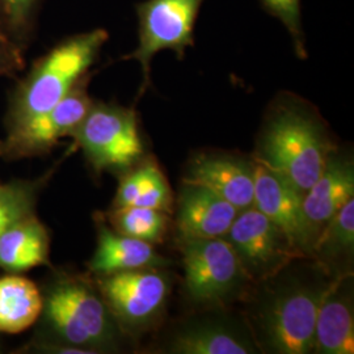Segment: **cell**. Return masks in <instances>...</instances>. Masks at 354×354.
Instances as JSON below:
<instances>
[{
    "label": "cell",
    "mask_w": 354,
    "mask_h": 354,
    "mask_svg": "<svg viewBox=\"0 0 354 354\" xmlns=\"http://www.w3.org/2000/svg\"><path fill=\"white\" fill-rule=\"evenodd\" d=\"M41 286L37 329L23 352L93 354L114 349L122 329L95 279L55 270Z\"/></svg>",
    "instance_id": "cell-1"
},
{
    "label": "cell",
    "mask_w": 354,
    "mask_h": 354,
    "mask_svg": "<svg viewBox=\"0 0 354 354\" xmlns=\"http://www.w3.org/2000/svg\"><path fill=\"white\" fill-rule=\"evenodd\" d=\"M332 146L326 127L308 104L282 96L266 115L256 160L306 193L317 181Z\"/></svg>",
    "instance_id": "cell-2"
},
{
    "label": "cell",
    "mask_w": 354,
    "mask_h": 354,
    "mask_svg": "<svg viewBox=\"0 0 354 354\" xmlns=\"http://www.w3.org/2000/svg\"><path fill=\"white\" fill-rule=\"evenodd\" d=\"M108 39L105 29H93L66 38L37 59L13 89L6 127L23 124L46 112L88 75Z\"/></svg>",
    "instance_id": "cell-3"
},
{
    "label": "cell",
    "mask_w": 354,
    "mask_h": 354,
    "mask_svg": "<svg viewBox=\"0 0 354 354\" xmlns=\"http://www.w3.org/2000/svg\"><path fill=\"white\" fill-rule=\"evenodd\" d=\"M328 283L291 281L272 292L256 317L259 339L270 352H314L317 311Z\"/></svg>",
    "instance_id": "cell-4"
},
{
    "label": "cell",
    "mask_w": 354,
    "mask_h": 354,
    "mask_svg": "<svg viewBox=\"0 0 354 354\" xmlns=\"http://www.w3.org/2000/svg\"><path fill=\"white\" fill-rule=\"evenodd\" d=\"M71 138L95 174L130 169L143 153L137 113L117 104L92 102Z\"/></svg>",
    "instance_id": "cell-5"
},
{
    "label": "cell",
    "mask_w": 354,
    "mask_h": 354,
    "mask_svg": "<svg viewBox=\"0 0 354 354\" xmlns=\"http://www.w3.org/2000/svg\"><path fill=\"white\" fill-rule=\"evenodd\" d=\"M205 0H146L137 4L138 46L122 59L138 61L143 73L142 91L150 84L151 61L156 53L172 50L183 59L194 44V24Z\"/></svg>",
    "instance_id": "cell-6"
},
{
    "label": "cell",
    "mask_w": 354,
    "mask_h": 354,
    "mask_svg": "<svg viewBox=\"0 0 354 354\" xmlns=\"http://www.w3.org/2000/svg\"><path fill=\"white\" fill-rule=\"evenodd\" d=\"M88 82L87 75L53 108L8 129L6 138L1 140V159L20 160L42 156L59 140L73 137L93 102L87 91Z\"/></svg>",
    "instance_id": "cell-7"
},
{
    "label": "cell",
    "mask_w": 354,
    "mask_h": 354,
    "mask_svg": "<svg viewBox=\"0 0 354 354\" xmlns=\"http://www.w3.org/2000/svg\"><path fill=\"white\" fill-rule=\"evenodd\" d=\"M225 239L251 281L273 279L301 257L286 235L253 206L239 212Z\"/></svg>",
    "instance_id": "cell-8"
},
{
    "label": "cell",
    "mask_w": 354,
    "mask_h": 354,
    "mask_svg": "<svg viewBox=\"0 0 354 354\" xmlns=\"http://www.w3.org/2000/svg\"><path fill=\"white\" fill-rule=\"evenodd\" d=\"M181 250L185 290L193 302H222L247 279L225 238L183 239Z\"/></svg>",
    "instance_id": "cell-9"
},
{
    "label": "cell",
    "mask_w": 354,
    "mask_h": 354,
    "mask_svg": "<svg viewBox=\"0 0 354 354\" xmlns=\"http://www.w3.org/2000/svg\"><path fill=\"white\" fill-rule=\"evenodd\" d=\"M95 283L121 329L140 328L165 307L169 279L159 269H134L95 276Z\"/></svg>",
    "instance_id": "cell-10"
},
{
    "label": "cell",
    "mask_w": 354,
    "mask_h": 354,
    "mask_svg": "<svg viewBox=\"0 0 354 354\" xmlns=\"http://www.w3.org/2000/svg\"><path fill=\"white\" fill-rule=\"evenodd\" d=\"M253 165V207L286 235L301 257L313 254L314 236L304 215V192L266 165L257 160Z\"/></svg>",
    "instance_id": "cell-11"
},
{
    "label": "cell",
    "mask_w": 354,
    "mask_h": 354,
    "mask_svg": "<svg viewBox=\"0 0 354 354\" xmlns=\"http://www.w3.org/2000/svg\"><path fill=\"white\" fill-rule=\"evenodd\" d=\"M353 197V162L332 150L317 181L304 193V215L313 232L314 244L329 221Z\"/></svg>",
    "instance_id": "cell-12"
},
{
    "label": "cell",
    "mask_w": 354,
    "mask_h": 354,
    "mask_svg": "<svg viewBox=\"0 0 354 354\" xmlns=\"http://www.w3.org/2000/svg\"><path fill=\"white\" fill-rule=\"evenodd\" d=\"M239 210L205 187L183 183L177 201V228L183 239L225 238Z\"/></svg>",
    "instance_id": "cell-13"
},
{
    "label": "cell",
    "mask_w": 354,
    "mask_h": 354,
    "mask_svg": "<svg viewBox=\"0 0 354 354\" xmlns=\"http://www.w3.org/2000/svg\"><path fill=\"white\" fill-rule=\"evenodd\" d=\"M183 183L205 187L239 212L253 206L254 165L230 155H201L190 163Z\"/></svg>",
    "instance_id": "cell-14"
},
{
    "label": "cell",
    "mask_w": 354,
    "mask_h": 354,
    "mask_svg": "<svg viewBox=\"0 0 354 354\" xmlns=\"http://www.w3.org/2000/svg\"><path fill=\"white\" fill-rule=\"evenodd\" d=\"M314 352L354 353V317L349 274L329 282L317 311Z\"/></svg>",
    "instance_id": "cell-15"
},
{
    "label": "cell",
    "mask_w": 354,
    "mask_h": 354,
    "mask_svg": "<svg viewBox=\"0 0 354 354\" xmlns=\"http://www.w3.org/2000/svg\"><path fill=\"white\" fill-rule=\"evenodd\" d=\"M97 247L88 263L95 276L112 274L134 269H160L168 261L159 256L151 243L122 235L106 225L105 218L96 214Z\"/></svg>",
    "instance_id": "cell-16"
},
{
    "label": "cell",
    "mask_w": 354,
    "mask_h": 354,
    "mask_svg": "<svg viewBox=\"0 0 354 354\" xmlns=\"http://www.w3.org/2000/svg\"><path fill=\"white\" fill-rule=\"evenodd\" d=\"M50 266V232L36 213L15 222L0 234V269L23 273Z\"/></svg>",
    "instance_id": "cell-17"
},
{
    "label": "cell",
    "mask_w": 354,
    "mask_h": 354,
    "mask_svg": "<svg viewBox=\"0 0 354 354\" xmlns=\"http://www.w3.org/2000/svg\"><path fill=\"white\" fill-rule=\"evenodd\" d=\"M42 310L41 288L20 273L0 277V333L16 335L36 326Z\"/></svg>",
    "instance_id": "cell-18"
},
{
    "label": "cell",
    "mask_w": 354,
    "mask_h": 354,
    "mask_svg": "<svg viewBox=\"0 0 354 354\" xmlns=\"http://www.w3.org/2000/svg\"><path fill=\"white\" fill-rule=\"evenodd\" d=\"M169 352L181 354H250L254 345L238 329L218 322H203L180 329Z\"/></svg>",
    "instance_id": "cell-19"
},
{
    "label": "cell",
    "mask_w": 354,
    "mask_h": 354,
    "mask_svg": "<svg viewBox=\"0 0 354 354\" xmlns=\"http://www.w3.org/2000/svg\"><path fill=\"white\" fill-rule=\"evenodd\" d=\"M54 171L55 167L36 178L0 181V234L26 215L36 213L38 198Z\"/></svg>",
    "instance_id": "cell-20"
},
{
    "label": "cell",
    "mask_w": 354,
    "mask_h": 354,
    "mask_svg": "<svg viewBox=\"0 0 354 354\" xmlns=\"http://www.w3.org/2000/svg\"><path fill=\"white\" fill-rule=\"evenodd\" d=\"M105 218L114 231L151 244L163 239L168 225L167 213L140 206L112 207Z\"/></svg>",
    "instance_id": "cell-21"
},
{
    "label": "cell",
    "mask_w": 354,
    "mask_h": 354,
    "mask_svg": "<svg viewBox=\"0 0 354 354\" xmlns=\"http://www.w3.org/2000/svg\"><path fill=\"white\" fill-rule=\"evenodd\" d=\"M354 247V198L346 203L323 228L313 248L322 264L336 261L342 256H352Z\"/></svg>",
    "instance_id": "cell-22"
},
{
    "label": "cell",
    "mask_w": 354,
    "mask_h": 354,
    "mask_svg": "<svg viewBox=\"0 0 354 354\" xmlns=\"http://www.w3.org/2000/svg\"><path fill=\"white\" fill-rule=\"evenodd\" d=\"M39 0H0V16L7 33L20 45L32 26ZM21 46V45H20Z\"/></svg>",
    "instance_id": "cell-23"
},
{
    "label": "cell",
    "mask_w": 354,
    "mask_h": 354,
    "mask_svg": "<svg viewBox=\"0 0 354 354\" xmlns=\"http://www.w3.org/2000/svg\"><path fill=\"white\" fill-rule=\"evenodd\" d=\"M266 12L277 17L290 33L294 48L301 58H306L304 30L301 20V0H261Z\"/></svg>",
    "instance_id": "cell-24"
},
{
    "label": "cell",
    "mask_w": 354,
    "mask_h": 354,
    "mask_svg": "<svg viewBox=\"0 0 354 354\" xmlns=\"http://www.w3.org/2000/svg\"><path fill=\"white\" fill-rule=\"evenodd\" d=\"M133 206L156 209L167 214L172 212V190L158 165L152 171L147 187L140 193Z\"/></svg>",
    "instance_id": "cell-25"
},
{
    "label": "cell",
    "mask_w": 354,
    "mask_h": 354,
    "mask_svg": "<svg viewBox=\"0 0 354 354\" xmlns=\"http://www.w3.org/2000/svg\"><path fill=\"white\" fill-rule=\"evenodd\" d=\"M24 67L21 46L8 33L0 32V77L16 75Z\"/></svg>",
    "instance_id": "cell-26"
},
{
    "label": "cell",
    "mask_w": 354,
    "mask_h": 354,
    "mask_svg": "<svg viewBox=\"0 0 354 354\" xmlns=\"http://www.w3.org/2000/svg\"><path fill=\"white\" fill-rule=\"evenodd\" d=\"M0 32H6L7 33V30H6V28H4V24H3V20H1V16H0ZM11 37V36H10Z\"/></svg>",
    "instance_id": "cell-27"
},
{
    "label": "cell",
    "mask_w": 354,
    "mask_h": 354,
    "mask_svg": "<svg viewBox=\"0 0 354 354\" xmlns=\"http://www.w3.org/2000/svg\"><path fill=\"white\" fill-rule=\"evenodd\" d=\"M1 150H3V140H0V159H1Z\"/></svg>",
    "instance_id": "cell-28"
},
{
    "label": "cell",
    "mask_w": 354,
    "mask_h": 354,
    "mask_svg": "<svg viewBox=\"0 0 354 354\" xmlns=\"http://www.w3.org/2000/svg\"><path fill=\"white\" fill-rule=\"evenodd\" d=\"M3 352V345H1V342H0V353Z\"/></svg>",
    "instance_id": "cell-29"
}]
</instances>
